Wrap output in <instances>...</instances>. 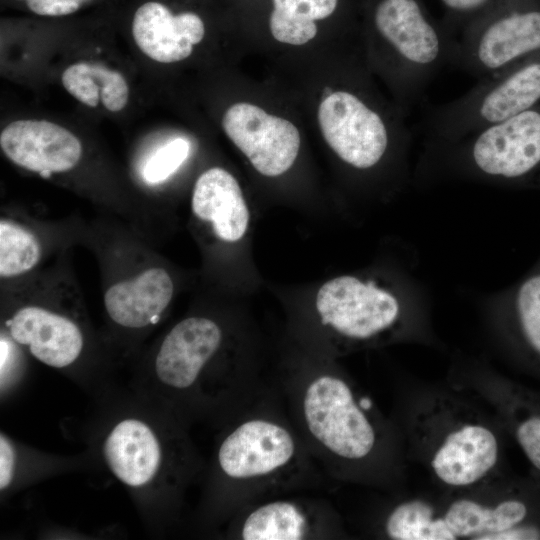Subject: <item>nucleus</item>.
<instances>
[{
    "label": "nucleus",
    "mask_w": 540,
    "mask_h": 540,
    "mask_svg": "<svg viewBox=\"0 0 540 540\" xmlns=\"http://www.w3.org/2000/svg\"><path fill=\"white\" fill-rule=\"evenodd\" d=\"M418 277L394 289L374 278L342 275L327 281L316 296L323 325L356 343L385 335H425L429 297Z\"/></svg>",
    "instance_id": "1"
},
{
    "label": "nucleus",
    "mask_w": 540,
    "mask_h": 540,
    "mask_svg": "<svg viewBox=\"0 0 540 540\" xmlns=\"http://www.w3.org/2000/svg\"><path fill=\"white\" fill-rule=\"evenodd\" d=\"M373 24L404 108L422 98L443 67L455 66L457 42L426 18L417 0H381Z\"/></svg>",
    "instance_id": "2"
},
{
    "label": "nucleus",
    "mask_w": 540,
    "mask_h": 540,
    "mask_svg": "<svg viewBox=\"0 0 540 540\" xmlns=\"http://www.w3.org/2000/svg\"><path fill=\"white\" fill-rule=\"evenodd\" d=\"M540 102V59L480 78L466 94L430 108L425 142H453L502 123Z\"/></svg>",
    "instance_id": "3"
},
{
    "label": "nucleus",
    "mask_w": 540,
    "mask_h": 540,
    "mask_svg": "<svg viewBox=\"0 0 540 540\" xmlns=\"http://www.w3.org/2000/svg\"><path fill=\"white\" fill-rule=\"evenodd\" d=\"M324 139L347 165L368 171L389 155L393 143L408 145L400 122L390 123L375 107L352 91H333L318 109Z\"/></svg>",
    "instance_id": "4"
},
{
    "label": "nucleus",
    "mask_w": 540,
    "mask_h": 540,
    "mask_svg": "<svg viewBox=\"0 0 540 540\" xmlns=\"http://www.w3.org/2000/svg\"><path fill=\"white\" fill-rule=\"evenodd\" d=\"M302 411L310 434L333 455L355 461L373 451L374 426L343 379L333 375L313 379L305 388Z\"/></svg>",
    "instance_id": "5"
},
{
    "label": "nucleus",
    "mask_w": 540,
    "mask_h": 540,
    "mask_svg": "<svg viewBox=\"0 0 540 540\" xmlns=\"http://www.w3.org/2000/svg\"><path fill=\"white\" fill-rule=\"evenodd\" d=\"M540 51V11H510L472 25L457 42L455 66L482 78Z\"/></svg>",
    "instance_id": "6"
},
{
    "label": "nucleus",
    "mask_w": 540,
    "mask_h": 540,
    "mask_svg": "<svg viewBox=\"0 0 540 540\" xmlns=\"http://www.w3.org/2000/svg\"><path fill=\"white\" fill-rule=\"evenodd\" d=\"M222 127L262 175L283 174L298 155L300 134L295 125L253 104L240 102L230 106L223 116Z\"/></svg>",
    "instance_id": "7"
},
{
    "label": "nucleus",
    "mask_w": 540,
    "mask_h": 540,
    "mask_svg": "<svg viewBox=\"0 0 540 540\" xmlns=\"http://www.w3.org/2000/svg\"><path fill=\"white\" fill-rule=\"evenodd\" d=\"M296 442L281 424L252 418L235 427L221 442L217 461L233 480H257L287 468L296 456Z\"/></svg>",
    "instance_id": "8"
},
{
    "label": "nucleus",
    "mask_w": 540,
    "mask_h": 540,
    "mask_svg": "<svg viewBox=\"0 0 540 540\" xmlns=\"http://www.w3.org/2000/svg\"><path fill=\"white\" fill-rule=\"evenodd\" d=\"M435 439L428 462L434 476L448 487L474 486L486 479L497 465V437L478 420L452 421Z\"/></svg>",
    "instance_id": "9"
},
{
    "label": "nucleus",
    "mask_w": 540,
    "mask_h": 540,
    "mask_svg": "<svg viewBox=\"0 0 540 540\" xmlns=\"http://www.w3.org/2000/svg\"><path fill=\"white\" fill-rule=\"evenodd\" d=\"M222 340L220 326L210 318L191 316L179 321L164 336L154 355L152 371L156 381L173 392L193 389Z\"/></svg>",
    "instance_id": "10"
},
{
    "label": "nucleus",
    "mask_w": 540,
    "mask_h": 540,
    "mask_svg": "<svg viewBox=\"0 0 540 540\" xmlns=\"http://www.w3.org/2000/svg\"><path fill=\"white\" fill-rule=\"evenodd\" d=\"M9 339L52 368L73 365L85 346L81 326L60 310L40 304H24L5 321Z\"/></svg>",
    "instance_id": "11"
},
{
    "label": "nucleus",
    "mask_w": 540,
    "mask_h": 540,
    "mask_svg": "<svg viewBox=\"0 0 540 540\" xmlns=\"http://www.w3.org/2000/svg\"><path fill=\"white\" fill-rule=\"evenodd\" d=\"M5 156L28 171L49 175L77 166L83 154L80 140L68 129L46 120H16L0 134Z\"/></svg>",
    "instance_id": "12"
},
{
    "label": "nucleus",
    "mask_w": 540,
    "mask_h": 540,
    "mask_svg": "<svg viewBox=\"0 0 540 540\" xmlns=\"http://www.w3.org/2000/svg\"><path fill=\"white\" fill-rule=\"evenodd\" d=\"M102 454L110 472L134 489L155 483L166 464V447L157 429L133 416L111 426L102 443Z\"/></svg>",
    "instance_id": "13"
},
{
    "label": "nucleus",
    "mask_w": 540,
    "mask_h": 540,
    "mask_svg": "<svg viewBox=\"0 0 540 540\" xmlns=\"http://www.w3.org/2000/svg\"><path fill=\"white\" fill-rule=\"evenodd\" d=\"M173 295L170 274L162 267L149 266L110 284L103 300L105 311L115 325L141 330L160 320Z\"/></svg>",
    "instance_id": "14"
},
{
    "label": "nucleus",
    "mask_w": 540,
    "mask_h": 540,
    "mask_svg": "<svg viewBox=\"0 0 540 540\" xmlns=\"http://www.w3.org/2000/svg\"><path fill=\"white\" fill-rule=\"evenodd\" d=\"M201 18L191 12L173 15L159 2H146L135 12L132 35L138 48L159 63H173L189 57L193 46L204 37Z\"/></svg>",
    "instance_id": "15"
},
{
    "label": "nucleus",
    "mask_w": 540,
    "mask_h": 540,
    "mask_svg": "<svg viewBox=\"0 0 540 540\" xmlns=\"http://www.w3.org/2000/svg\"><path fill=\"white\" fill-rule=\"evenodd\" d=\"M191 208L197 219L211 225L215 236L236 242L247 231L250 214L242 190L227 170L213 167L196 180Z\"/></svg>",
    "instance_id": "16"
},
{
    "label": "nucleus",
    "mask_w": 540,
    "mask_h": 540,
    "mask_svg": "<svg viewBox=\"0 0 540 540\" xmlns=\"http://www.w3.org/2000/svg\"><path fill=\"white\" fill-rule=\"evenodd\" d=\"M482 305L493 322L510 325L540 358V259L512 285L485 295Z\"/></svg>",
    "instance_id": "17"
},
{
    "label": "nucleus",
    "mask_w": 540,
    "mask_h": 540,
    "mask_svg": "<svg viewBox=\"0 0 540 540\" xmlns=\"http://www.w3.org/2000/svg\"><path fill=\"white\" fill-rule=\"evenodd\" d=\"M526 515L525 504L514 499L488 503L460 498L442 513L456 539L477 540H490L493 535L521 524Z\"/></svg>",
    "instance_id": "18"
},
{
    "label": "nucleus",
    "mask_w": 540,
    "mask_h": 540,
    "mask_svg": "<svg viewBox=\"0 0 540 540\" xmlns=\"http://www.w3.org/2000/svg\"><path fill=\"white\" fill-rule=\"evenodd\" d=\"M61 82L70 95L90 108L101 103L106 110L116 113L129 101V86L123 75L100 63H73L63 71Z\"/></svg>",
    "instance_id": "19"
},
{
    "label": "nucleus",
    "mask_w": 540,
    "mask_h": 540,
    "mask_svg": "<svg viewBox=\"0 0 540 540\" xmlns=\"http://www.w3.org/2000/svg\"><path fill=\"white\" fill-rule=\"evenodd\" d=\"M313 531L309 512L295 501L276 500L261 504L243 519L239 531L245 540H299Z\"/></svg>",
    "instance_id": "20"
},
{
    "label": "nucleus",
    "mask_w": 540,
    "mask_h": 540,
    "mask_svg": "<svg viewBox=\"0 0 540 540\" xmlns=\"http://www.w3.org/2000/svg\"><path fill=\"white\" fill-rule=\"evenodd\" d=\"M270 16L273 37L292 45H302L317 33L316 20L330 16L338 0H273Z\"/></svg>",
    "instance_id": "21"
},
{
    "label": "nucleus",
    "mask_w": 540,
    "mask_h": 540,
    "mask_svg": "<svg viewBox=\"0 0 540 540\" xmlns=\"http://www.w3.org/2000/svg\"><path fill=\"white\" fill-rule=\"evenodd\" d=\"M384 529L395 540H455L442 514L424 500L412 499L395 506L388 514Z\"/></svg>",
    "instance_id": "22"
},
{
    "label": "nucleus",
    "mask_w": 540,
    "mask_h": 540,
    "mask_svg": "<svg viewBox=\"0 0 540 540\" xmlns=\"http://www.w3.org/2000/svg\"><path fill=\"white\" fill-rule=\"evenodd\" d=\"M42 257V246L36 234L22 223L0 220V277L11 279L33 270Z\"/></svg>",
    "instance_id": "23"
},
{
    "label": "nucleus",
    "mask_w": 540,
    "mask_h": 540,
    "mask_svg": "<svg viewBox=\"0 0 540 540\" xmlns=\"http://www.w3.org/2000/svg\"><path fill=\"white\" fill-rule=\"evenodd\" d=\"M190 152V144L183 138H176L160 147L147 160L143 168V178L149 184H160L174 174L185 162Z\"/></svg>",
    "instance_id": "24"
},
{
    "label": "nucleus",
    "mask_w": 540,
    "mask_h": 540,
    "mask_svg": "<svg viewBox=\"0 0 540 540\" xmlns=\"http://www.w3.org/2000/svg\"><path fill=\"white\" fill-rule=\"evenodd\" d=\"M516 437L530 462L540 470V416L522 421L516 429Z\"/></svg>",
    "instance_id": "25"
},
{
    "label": "nucleus",
    "mask_w": 540,
    "mask_h": 540,
    "mask_svg": "<svg viewBox=\"0 0 540 540\" xmlns=\"http://www.w3.org/2000/svg\"><path fill=\"white\" fill-rule=\"evenodd\" d=\"M28 8L42 16H64L76 12L88 0H25Z\"/></svg>",
    "instance_id": "26"
},
{
    "label": "nucleus",
    "mask_w": 540,
    "mask_h": 540,
    "mask_svg": "<svg viewBox=\"0 0 540 540\" xmlns=\"http://www.w3.org/2000/svg\"><path fill=\"white\" fill-rule=\"evenodd\" d=\"M16 466V452L11 440L0 435V489L4 491L11 485Z\"/></svg>",
    "instance_id": "27"
},
{
    "label": "nucleus",
    "mask_w": 540,
    "mask_h": 540,
    "mask_svg": "<svg viewBox=\"0 0 540 540\" xmlns=\"http://www.w3.org/2000/svg\"><path fill=\"white\" fill-rule=\"evenodd\" d=\"M540 539V530L534 526H522L520 524L497 533L490 540H534Z\"/></svg>",
    "instance_id": "28"
},
{
    "label": "nucleus",
    "mask_w": 540,
    "mask_h": 540,
    "mask_svg": "<svg viewBox=\"0 0 540 540\" xmlns=\"http://www.w3.org/2000/svg\"><path fill=\"white\" fill-rule=\"evenodd\" d=\"M450 10L472 13L488 6L492 0H441Z\"/></svg>",
    "instance_id": "29"
}]
</instances>
